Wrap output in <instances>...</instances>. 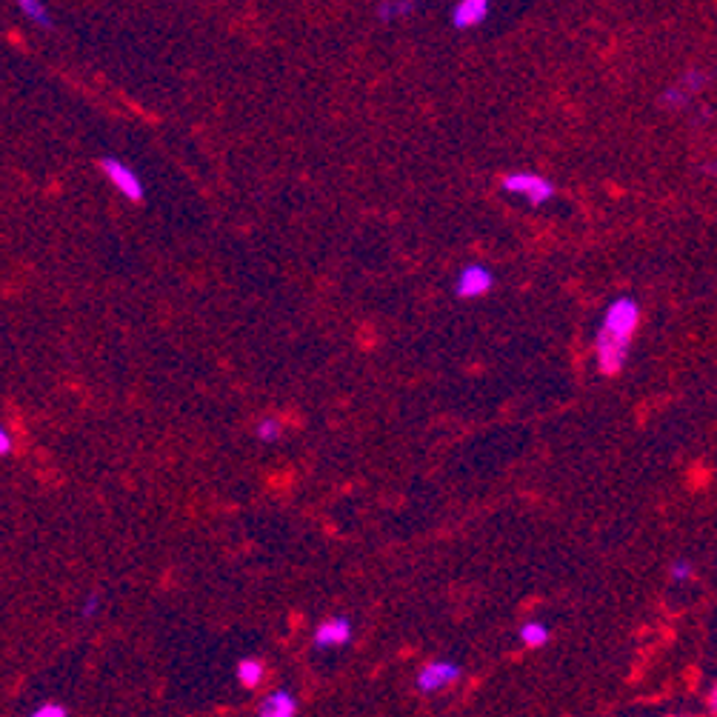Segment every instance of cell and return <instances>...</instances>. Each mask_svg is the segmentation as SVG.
I'll list each match as a JSON object with an SVG mask.
<instances>
[{"mask_svg": "<svg viewBox=\"0 0 717 717\" xmlns=\"http://www.w3.org/2000/svg\"><path fill=\"white\" fill-rule=\"evenodd\" d=\"M463 678V666L455 660H432L426 663L415 678L420 695H440L446 692L449 686H455Z\"/></svg>", "mask_w": 717, "mask_h": 717, "instance_id": "4", "label": "cell"}, {"mask_svg": "<svg viewBox=\"0 0 717 717\" xmlns=\"http://www.w3.org/2000/svg\"><path fill=\"white\" fill-rule=\"evenodd\" d=\"M495 272L483 263H466L455 278V298L460 300H475L486 298L492 289H495Z\"/></svg>", "mask_w": 717, "mask_h": 717, "instance_id": "5", "label": "cell"}, {"mask_svg": "<svg viewBox=\"0 0 717 717\" xmlns=\"http://www.w3.org/2000/svg\"><path fill=\"white\" fill-rule=\"evenodd\" d=\"M255 435H258L260 443H275L283 435V423L278 418H263L255 429Z\"/></svg>", "mask_w": 717, "mask_h": 717, "instance_id": "14", "label": "cell"}, {"mask_svg": "<svg viewBox=\"0 0 717 717\" xmlns=\"http://www.w3.org/2000/svg\"><path fill=\"white\" fill-rule=\"evenodd\" d=\"M518 638L526 649H540L549 643V626L543 620H526L518 629Z\"/></svg>", "mask_w": 717, "mask_h": 717, "instance_id": "11", "label": "cell"}, {"mask_svg": "<svg viewBox=\"0 0 717 717\" xmlns=\"http://www.w3.org/2000/svg\"><path fill=\"white\" fill-rule=\"evenodd\" d=\"M492 0H458L452 9V26L455 29H475L489 18Z\"/></svg>", "mask_w": 717, "mask_h": 717, "instance_id": "8", "label": "cell"}, {"mask_svg": "<svg viewBox=\"0 0 717 717\" xmlns=\"http://www.w3.org/2000/svg\"><path fill=\"white\" fill-rule=\"evenodd\" d=\"M100 606H103V600H100L98 592H92L89 598L83 600V612H80V615H83L86 620H92L100 612Z\"/></svg>", "mask_w": 717, "mask_h": 717, "instance_id": "16", "label": "cell"}, {"mask_svg": "<svg viewBox=\"0 0 717 717\" xmlns=\"http://www.w3.org/2000/svg\"><path fill=\"white\" fill-rule=\"evenodd\" d=\"M35 717H66L69 715V709L63 706V703H55V700H49V703H40L38 709L32 712Z\"/></svg>", "mask_w": 717, "mask_h": 717, "instance_id": "15", "label": "cell"}, {"mask_svg": "<svg viewBox=\"0 0 717 717\" xmlns=\"http://www.w3.org/2000/svg\"><path fill=\"white\" fill-rule=\"evenodd\" d=\"M15 3H18L20 12H23V18H29L32 23L43 26V29L52 26V12H49V6H46L43 0H15Z\"/></svg>", "mask_w": 717, "mask_h": 717, "instance_id": "13", "label": "cell"}, {"mask_svg": "<svg viewBox=\"0 0 717 717\" xmlns=\"http://www.w3.org/2000/svg\"><path fill=\"white\" fill-rule=\"evenodd\" d=\"M706 83H709V72L689 69L675 86H669V89L663 92V98L660 100H663V106H669V109H683V106L692 103V98H698L700 92L706 89Z\"/></svg>", "mask_w": 717, "mask_h": 717, "instance_id": "7", "label": "cell"}, {"mask_svg": "<svg viewBox=\"0 0 717 717\" xmlns=\"http://www.w3.org/2000/svg\"><path fill=\"white\" fill-rule=\"evenodd\" d=\"M352 638H355L352 620L346 618V615H335V618L320 620L315 635H312V646H315L318 652H332V649L349 646Z\"/></svg>", "mask_w": 717, "mask_h": 717, "instance_id": "6", "label": "cell"}, {"mask_svg": "<svg viewBox=\"0 0 717 717\" xmlns=\"http://www.w3.org/2000/svg\"><path fill=\"white\" fill-rule=\"evenodd\" d=\"M298 715V698L289 689H275L260 703V717H292Z\"/></svg>", "mask_w": 717, "mask_h": 717, "instance_id": "9", "label": "cell"}, {"mask_svg": "<svg viewBox=\"0 0 717 717\" xmlns=\"http://www.w3.org/2000/svg\"><path fill=\"white\" fill-rule=\"evenodd\" d=\"M100 172H103V178L109 180L123 198L132 200V203H143L146 186H143L140 175L129 163H123V160L115 158V155H106V158L100 160Z\"/></svg>", "mask_w": 717, "mask_h": 717, "instance_id": "3", "label": "cell"}, {"mask_svg": "<svg viewBox=\"0 0 717 717\" xmlns=\"http://www.w3.org/2000/svg\"><path fill=\"white\" fill-rule=\"evenodd\" d=\"M235 675H238V683L243 689H255L266 678V666L258 658H243L235 669Z\"/></svg>", "mask_w": 717, "mask_h": 717, "instance_id": "12", "label": "cell"}, {"mask_svg": "<svg viewBox=\"0 0 717 717\" xmlns=\"http://www.w3.org/2000/svg\"><path fill=\"white\" fill-rule=\"evenodd\" d=\"M500 189L506 195L523 198L529 206H543V203L555 198V183L546 175H538V172H512V175L500 180Z\"/></svg>", "mask_w": 717, "mask_h": 717, "instance_id": "2", "label": "cell"}, {"mask_svg": "<svg viewBox=\"0 0 717 717\" xmlns=\"http://www.w3.org/2000/svg\"><path fill=\"white\" fill-rule=\"evenodd\" d=\"M712 709H715V712H717V689H715V692H712Z\"/></svg>", "mask_w": 717, "mask_h": 717, "instance_id": "19", "label": "cell"}, {"mask_svg": "<svg viewBox=\"0 0 717 717\" xmlns=\"http://www.w3.org/2000/svg\"><path fill=\"white\" fill-rule=\"evenodd\" d=\"M669 575H672V580H689L692 578V563L689 560H675Z\"/></svg>", "mask_w": 717, "mask_h": 717, "instance_id": "17", "label": "cell"}, {"mask_svg": "<svg viewBox=\"0 0 717 717\" xmlns=\"http://www.w3.org/2000/svg\"><path fill=\"white\" fill-rule=\"evenodd\" d=\"M640 323V306L632 298H618L606 306V315L595 340V360L603 375H618L629 358L632 335Z\"/></svg>", "mask_w": 717, "mask_h": 717, "instance_id": "1", "label": "cell"}, {"mask_svg": "<svg viewBox=\"0 0 717 717\" xmlns=\"http://www.w3.org/2000/svg\"><path fill=\"white\" fill-rule=\"evenodd\" d=\"M415 12H418V0H380L378 3V18L383 23L412 18Z\"/></svg>", "mask_w": 717, "mask_h": 717, "instance_id": "10", "label": "cell"}, {"mask_svg": "<svg viewBox=\"0 0 717 717\" xmlns=\"http://www.w3.org/2000/svg\"><path fill=\"white\" fill-rule=\"evenodd\" d=\"M12 452H15V438H12V432L3 426V429H0V458H9Z\"/></svg>", "mask_w": 717, "mask_h": 717, "instance_id": "18", "label": "cell"}]
</instances>
